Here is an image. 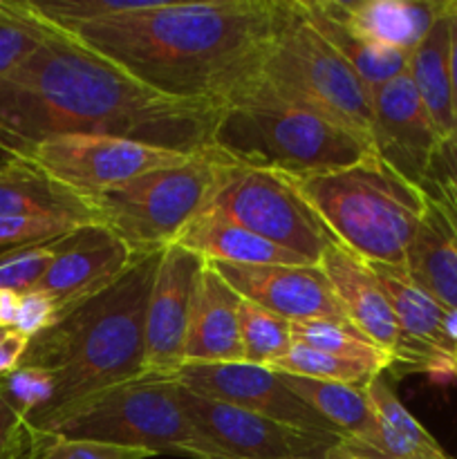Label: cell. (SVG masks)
I'll list each match as a JSON object with an SVG mask.
<instances>
[{
  "label": "cell",
  "mask_w": 457,
  "mask_h": 459,
  "mask_svg": "<svg viewBox=\"0 0 457 459\" xmlns=\"http://www.w3.org/2000/svg\"><path fill=\"white\" fill-rule=\"evenodd\" d=\"M49 30L40 48L0 79L7 160H27L36 143L58 134H108L191 155L218 151L222 108L160 92L76 36Z\"/></svg>",
  "instance_id": "6da1fadb"
},
{
  "label": "cell",
  "mask_w": 457,
  "mask_h": 459,
  "mask_svg": "<svg viewBox=\"0 0 457 459\" xmlns=\"http://www.w3.org/2000/svg\"><path fill=\"white\" fill-rule=\"evenodd\" d=\"M282 0H161L67 30L160 92L231 106L258 81ZM65 31V30H61Z\"/></svg>",
  "instance_id": "7a4b0ae2"
},
{
  "label": "cell",
  "mask_w": 457,
  "mask_h": 459,
  "mask_svg": "<svg viewBox=\"0 0 457 459\" xmlns=\"http://www.w3.org/2000/svg\"><path fill=\"white\" fill-rule=\"evenodd\" d=\"M160 254L139 255L119 281L30 341L21 366L47 370L54 379L52 402L27 417L31 430L92 394L143 377L146 305Z\"/></svg>",
  "instance_id": "3957f363"
},
{
  "label": "cell",
  "mask_w": 457,
  "mask_h": 459,
  "mask_svg": "<svg viewBox=\"0 0 457 459\" xmlns=\"http://www.w3.org/2000/svg\"><path fill=\"white\" fill-rule=\"evenodd\" d=\"M213 146L237 166L294 179L334 173L375 155L372 143L354 130L260 90L222 108Z\"/></svg>",
  "instance_id": "277c9868"
},
{
  "label": "cell",
  "mask_w": 457,
  "mask_h": 459,
  "mask_svg": "<svg viewBox=\"0 0 457 459\" xmlns=\"http://www.w3.org/2000/svg\"><path fill=\"white\" fill-rule=\"evenodd\" d=\"M294 182L334 245L363 263H406L424 215V193L379 157Z\"/></svg>",
  "instance_id": "5b68a950"
},
{
  "label": "cell",
  "mask_w": 457,
  "mask_h": 459,
  "mask_svg": "<svg viewBox=\"0 0 457 459\" xmlns=\"http://www.w3.org/2000/svg\"><path fill=\"white\" fill-rule=\"evenodd\" d=\"M249 90L318 112L370 142V94L348 61L314 25L303 0L280 3L276 34L258 81Z\"/></svg>",
  "instance_id": "8992f818"
},
{
  "label": "cell",
  "mask_w": 457,
  "mask_h": 459,
  "mask_svg": "<svg viewBox=\"0 0 457 459\" xmlns=\"http://www.w3.org/2000/svg\"><path fill=\"white\" fill-rule=\"evenodd\" d=\"M36 433L139 448L152 455L231 459L184 411L179 385L161 377H139L92 394Z\"/></svg>",
  "instance_id": "52a82bcc"
},
{
  "label": "cell",
  "mask_w": 457,
  "mask_h": 459,
  "mask_svg": "<svg viewBox=\"0 0 457 459\" xmlns=\"http://www.w3.org/2000/svg\"><path fill=\"white\" fill-rule=\"evenodd\" d=\"M240 166L220 151L152 170L92 197L97 222L110 229L134 255L160 254L215 202Z\"/></svg>",
  "instance_id": "ba28073f"
},
{
  "label": "cell",
  "mask_w": 457,
  "mask_h": 459,
  "mask_svg": "<svg viewBox=\"0 0 457 459\" xmlns=\"http://www.w3.org/2000/svg\"><path fill=\"white\" fill-rule=\"evenodd\" d=\"M195 155L108 134H58L36 143L25 161L90 202L130 179L184 164Z\"/></svg>",
  "instance_id": "9c48e42d"
},
{
  "label": "cell",
  "mask_w": 457,
  "mask_h": 459,
  "mask_svg": "<svg viewBox=\"0 0 457 459\" xmlns=\"http://www.w3.org/2000/svg\"><path fill=\"white\" fill-rule=\"evenodd\" d=\"M211 206L314 267L332 245L330 233L303 200L294 178L276 170L240 166Z\"/></svg>",
  "instance_id": "30bf717a"
},
{
  "label": "cell",
  "mask_w": 457,
  "mask_h": 459,
  "mask_svg": "<svg viewBox=\"0 0 457 459\" xmlns=\"http://www.w3.org/2000/svg\"><path fill=\"white\" fill-rule=\"evenodd\" d=\"M179 399L197 429L231 459H330L341 442V437L305 433L269 417L200 397L184 385H179Z\"/></svg>",
  "instance_id": "8fae6325"
},
{
  "label": "cell",
  "mask_w": 457,
  "mask_h": 459,
  "mask_svg": "<svg viewBox=\"0 0 457 459\" xmlns=\"http://www.w3.org/2000/svg\"><path fill=\"white\" fill-rule=\"evenodd\" d=\"M204 260L179 245L160 254L146 305L143 325V377L173 379L184 366L188 323Z\"/></svg>",
  "instance_id": "7c38bea8"
},
{
  "label": "cell",
  "mask_w": 457,
  "mask_h": 459,
  "mask_svg": "<svg viewBox=\"0 0 457 459\" xmlns=\"http://www.w3.org/2000/svg\"><path fill=\"white\" fill-rule=\"evenodd\" d=\"M173 381L200 397L269 417L305 433L341 437L330 421L323 420L303 399L296 397L280 375L269 368L249 366V363L182 366Z\"/></svg>",
  "instance_id": "4fadbf2b"
},
{
  "label": "cell",
  "mask_w": 457,
  "mask_h": 459,
  "mask_svg": "<svg viewBox=\"0 0 457 459\" xmlns=\"http://www.w3.org/2000/svg\"><path fill=\"white\" fill-rule=\"evenodd\" d=\"M139 255L99 222L81 224L58 240L52 264L36 291L54 300L58 316L119 281Z\"/></svg>",
  "instance_id": "5bb4252c"
},
{
  "label": "cell",
  "mask_w": 457,
  "mask_h": 459,
  "mask_svg": "<svg viewBox=\"0 0 457 459\" xmlns=\"http://www.w3.org/2000/svg\"><path fill=\"white\" fill-rule=\"evenodd\" d=\"M209 264L237 296L285 321H348L327 278L314 264Z\"/></svg>",
  "instance_id": "9a60e30c"
},
{
  "label": "cell",
  "mask_w": 457,
  "mask_h": 459,
  "mask_svg": "<svg viewBox=\"0 0 457 459\" xmlns=\"http://www.w3.org/2000/svg\"><path fill=\"white\" fill-rule=\"evenodd\" d=\"M370 142L385 166L419 188L442 137L435 130L408 70L372 94Z\"/></svg>",
  "instance_id": "2e32d148"
},
{
  "label": "cell",
  "mask_w": 457,
  "mask_h": 459,
  "mask_svg": "<svg viewBox=\"0 0 457 459\" xmlns=\"http://www.w3.org/2000/svg\"><path fill=\"white\" fill-rule=\"evenodd\" d=\"M316 267L330 282L348 321L397 359L403 343L401 327L370 264L332 242Z\"/></svg>",
  "instance_id": "e0dca14e"
},
{
  "label": "cell",
  "mask_w": 457,
  "mask_h": 459,
  "mask_svg": "<svg viewBox=\"0 0 457 459\" xmlns=\"http://www.w3.org/2000/svg\"><path fill=\"white\" fill-rule=\"evenodd\" d=\"M354 36L410 54L446 9L448 0H314Z\"/></svg>",
  "instance_id": "ac0fdd59"
},
{
  "label": "cell",
  "mask_w": 457,
  "mask_h": 459,
  "mask_svg": "<svg viewBox=\"0 0 457 459\" xmlns=\"http://www.w3.org/2000/svg\"><path fill=\"white\" fill-rule=\"evenodd\" d=\"M240 296L206 263L197 282L188 323L184 366H218V363H245L240 321Z\"/></svg>",
  "instance_id": "d6986e66"
},
{
  "label": "cell",
  "mask_w": 457,
  "mask_h": 459,
  "mask_svg": "<svg viewBox=\"0 0 457 459\" xmlns=\"http://www.w3.org/2000/svg\"><path fill=\"white\" fill-rule=\"evenodd\" d=\"M0 218H56L97 222L88 200L74 195L25 160L0 161Z\"/></svg>",
  "instance_id": "ffe728a7"
},
{
  "label": "cell",
  "mask_w": 457,
  "mask_h": 459,
  "mask_svg": "<svg viewBox=\"0 0 457 459\" xmlns=\"http://www.w3.org/2000/svg\"><path fill=\"white\" fill-rule=\"evenodd\" d=\"M175 245L193 251L204 263L224 264H309L300 255L255 236L215 206L193 220Z\"/></svg>",
  "instance_id": "44dd1931"
},
{
  "label": "cell",
  "mask_w": 457,
  "mask_h": 459,
  "mask_svg": "<svg viewBox=\"0 0 457 459\" xmlns=\"http://www.w3.org/2000/svg\"><path fill=\"white\" fill-rule=\"evenodd\" d=\"M451 3V0H448ZM448 3L426 39L410 52L408 74L442 139L457 133V101L451 76V30Z\"/></svg>",
  "instance_id": "7402d4cb"
},
{
  "label": "cell",
  "mask_w": 457,
  "mask_h": 459,
  "mask_svg": "<svg viewBox=\"0 0 457 459\" xmlns=\"http://www.w3.org/2000/svg\"><path fill=\"white\" fill-rule=\"evenodd\" d=\"M403 269L439 305L457 309V236L428 200Z\"/></svg>",
  "instance_id": "603a6c76"
},
{
  "label": "cell",
  "mask_w": 457,
  "mask_h": 459,
  "mask_svg": "<svg viewBox=\"0 0 457 459\" xmlns=\"http://www.w3.org/2000/svg\"><path fill=\"white\" fill-rule=\"evenodd\" d=\"M367 397L379 424V442L363 459H457L448 455L437 439L399 402L384 375L367 385Z\"/></svg>",
  "instance_id": "cb8c5ba5"
},
{
  "label": "cell",
  "mask_w": 457,
  "mask_h": 459,
  "mask_svg": "<svg viewBox=\"0 0 457 459\" xmlns=\"http://www.w3.org/2000/svg\"><path fill=\"white\" fill-rule=\"evenodd\" d=\"M303 4L314 25L325 34V39L336 48V52L348 61V65L358 76L370 99L376 90L384 88L385 83H390V81L397 79L408 70V61H410L408 52L358 39L352 31L345 30L343 25H339L334 18L323 13L314 0H303Z\"/></svg>",
  "instance_id": "d4e9b609"
},
{
  "label": "cell",
  "mask_w": 457,
  "mask_h": 459,
  "mask_svg": "<svg viewBox=\"0 0 457 459\" xmlns=\"http://www.w3.org/2000/svg\"><path fill=\"white\" fill-rule=\"evenodd\" d=\"M291 341H294V345H305V348L332 354V357L343 359V361L370 368L376 375H384L385 370L394 366L392 354L372 343L349 321L291 323Z\"/></svg>",
  "instance_id": "484cf974"
},
{
  "label": "cell",
  "mask_w": 457,
  "mask_h": 459,
  "mask_svg": "<svg viewBox=\"0 0 457 459\" xmlns=\"http://www.w3.org/2000/svg\"><path fill=\"white\" fill-rule=\"evenodd\" d=\"M160 3L161 0H25V7L43 25L67 31L81 25L148 12Z\"/></svg>",
  "instance_id": "4316f807"
},
{
  "label": "cell",
  "mask_w": 457,
  "mask_h": 459,
  "mask_svg": "<svg viewBox=\"0 0 457 459\" xmlns=\"http://www.w3.org/2000/svg\"><path fill=\"white\" fill-rule=\"evenodd\" d=\"M245 363L269 368L291 350V323L240 296L237 305Z\"/></svg>",
  "instance_id": "83f0119b"
},
{
  "label": "cell",
  "mask_w": 457,
  "mask_h": 459,
  "mask_svg": "<svg viewBox=\"0 0 457 459\" xmlns=\"http://www.w3.org/2000/svg\"><path fill=\"white\" fill-rule=\"evenodd\" d=\"M269 370L280 372V375L305 377V379L358 385V388H367L376 377H381L376 372H372L370 368H363L352 361H343V359H336L332 354L305 348V345H291L289 352L280 361L269 366Z\"/></svg>",
  "instance_id": "f1b7e54d"
},
{
  "label": "cell",
  "mask_w": 457,
  "mask_h": 459,
  "mask_svg": "<svg viewBox=\"0 0 457 459\" xmlns=\"http://www.w3.org/2000/svg\"><path fill=\"white\" fill-rule=\"evenodd\" d=\"M0 16V79L27 61L49 36V27L30 13L25 0H3Z\"/></svg>",
  "instance_id": "f546056e"
},
{
  "label": "cell",
  "mask_w": 457,
  "mask_h": 459,
  "mask_svg": "<svg viewBox=\"0 0 457 459\" xmlns=\"http://www.w3.org/2000/svg\"><path fill=\"white\" fill-rule=\"evenodd\" d=\"M34 433L31 439L30 459H148L155 457L148 451L139 448L115 446L106 442H92V439H72L52 433Z\"/></svg>",
  "instance_id": "4dcf8cb0"
},
{
  "label": "cell",
  "mask_w": 457,
  "mask_h": 459,
  "mask_svg": "<svg viewBox=\"0 0 457 459\" xmlns=\"http://www.w3.org/2000/svg\"><path fill=\"white\" fill-rule=\"evenodd\" d=\"M61 238L43 242V245L22 247V249L0 255V290L21 296L27 291H34L52 264Z\"/></svg>",
  "instance_id": "1f68e13d"
},
{
  "label": "cell",
  "mask_w": 457,
  "mask_h": 459,
  "mask_svg": "<svg viewBox=\"0 0 457 459\" xmlns=\"http://www.w3.org/2000/svg\"><path fill=\"white\" fill-rule=\"evenodd\" d=\"M0 393L25 417L34 415L52 402L54 379L47 370L21 366L12 375L0 379Z\"/></svg>",
  "instance_id": "d6a6232c"
},
{
  "label": "cell",
  "mask_w": 457,
  "mask_h": 459,
  "mask_svg": "<svg viewBox=\"0 0 457 459\" xmlns=\"http://www.w3.org/2000/svg\"><path fill=\"white\" fill-rule=\"evenodd\" d=\"M76 227L81 224L56 218H0V255L56 240Z\"/></svg>",
  "instance_id": "836d02e7"
},
{
  "label": "cell",
  "mask_w": 457,
  "mask_h": 459,
  "mask_svg": "<svg viewBox=\"0 0 457 459\" xmlns=\"http://www.w3.org/2000/svg\"><path fill=\"white\" fill-rule=\"evenodd\" d=\"M31 439L27 417L0 393V459H30Z\"/></svg>",
  "instance_id": "e575fe53"
},
{
  "label": "cell",
  "mask_w": 457,
  "mask_h": 459,
  "mask_svg": "<svg viewBox=\"0 0 457 459\" xmlns=\"http://www.w3.org/2000/svg\"><path fill=\"white\" fill-rule=\"evenodd\" d=\"M58 318V309L54 305V300L49 296H45L43 291H27L18 300L16 316H13L12 330L18 334L27 336V339H34L40 332H45L47 327H52Z\"/></svg>",
  "instance_id": "d590c367"
},
{
  "label": "cell",
  "mask_w": 457,
  "mask_h": 459,
  "mask_svg": "<svg viewBox=\"0 0 457 459\" xmlns=\"http://www.w3.org/2000/svg\"><path fill=\"white\" fill-rule=\"evenodd\" d=\"M27 348H30V339L18 332L7 330L0 336V379L21 368Z\"/></svg>",
  "instance_id": "8d00e7d4"
},
{
  "label": "cell",
  "mask_w": 457,
  "mask_h": 459,
  "mask_svg": "<svg viewBox=\"0 0 457 459\" xmlns=\"http://www.w3.org/2000/svg\"><path fill=\"white\" fill-rule=\"evenodd\" d=\"M433 161L457 184V133L453 137L442 139L439 148L435 151Z\"/></svg>",
  "instance_id": "74e56055"
},
{
  "label": "cell",
  "mask_w": 457,
  "mask_h": 459,
  "mask_svg": "<svg viewBox=\"0 0 457 459\" xmlns=\"http://www.w3.org/2000/svg\"><path fill=\"white\" fill-rule=\"evenodd\" d=\"M448 30H451V76L457 101V0L448 3Z\"/></svg>",
  "instance_id": "f35d334b"
},
{
  "label": "cell",
  "mask_w": 457,
  "mask_h": 459,
  "mask_svg": "<svg viewBox=\"0 0 457 459\" xmlns=\"http://www.w3.org/2000/svg\"><path fill=\"white\" fill-rule=\"evenodd\" d=\"M18 300H21V294L0 290V327L12 330L13 316H16V309H18Z\"/></svg>",
  "instance_id": "ab89813d"
},
{
  "label": "cell",
  "mask_w": 457,
  "mask_h": 459,
  "mask_svg": "<svg viewBox=\"0 0 457 459\" xmlns=\"http://www.w3.org/2000/svg\"><path fill=\"white\" fill-rule=\"evenodd\" d=\"M0 152H4V155L9 157V148H7V142H4L3 133H0Z\"/></svg>",
  "instance_id": "60d3db41"
},
{
  "label": "cell",
  "mask_w": 457,
  "mask_h": 459,
  "mask_svg": "<svg viewBox=\"0 0 457 459\" xmlns=\"http://www.w3.org/2000/svg\"><path fill=\"white\" fill-rule=\"evenodd\" d=\"M3 12H4V7H3V0H0V16H3Z\"/></svg>",
  "instance_id": "b9f144b4"
},
{
  "label": "cell",
  "mask_w": 457,
  "mask_h": 459,
  "mask_svg": "<svg viewBox=\"0 0 457 459\" xmlns=\"http://www.w3.org/2000/svg\"><path fill=\"white\" fill-rule=\"evenodd\" d=\"M4 332H7V327H0V336H3Z\"/></svg>",
  "instance_id": "7bdbcfd3"
}]
</instances>
